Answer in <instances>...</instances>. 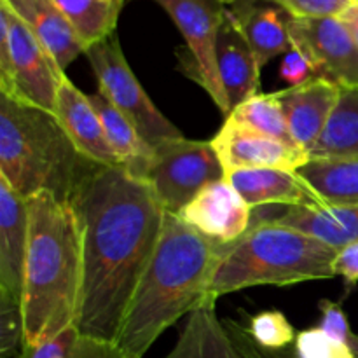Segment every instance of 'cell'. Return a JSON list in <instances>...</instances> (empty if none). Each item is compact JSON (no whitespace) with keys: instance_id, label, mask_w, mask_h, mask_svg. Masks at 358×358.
I'll use <instances>...</instances> for the list:
<instances>
[{"instance_id":"obj_27","label":"cell","mask_w":358,"mask_h":358,"mask_svg":"<svg viewBox=\"0 0 358 358\" xmlns=\"http://www.w3.org/2000/svg\"><path fill=\"white\" fill-rule=\"evenodd\" d=\"M227 117L247 126V128L257 129V131L275 136V138L283 140L287 143H294L289 131V124H287L285 110H283V105L276 93H257L255 96L248 98L243 103L238 105Z\"/></svg>"},{"instance_id":"obj_37","label":"cell","mask_w":358,"mask_h":358,"mask_svg":"<svg viewBox=\"0 0 358 358\" xmlns=\"http://www.w3.org/2000/svg\"><path fill=\"white\" fill-rule=\"evenodd\" d=\"M357 2H358V0H357Z\"/></svg>"},{"instance_id":"obj_1","label":"cell","mask_w":358,"mask_h":358,"mask_svg":"<svg viewBox=\"0 0 358 358\" xmlns=\"http://www.w3.org/2000/svg\"><path fill=\"white\" fill-rule=\"evenodd\" d=\"M80 224L83 287L76 327L115 343L164 224L163 203L145 180L96 164L72 198Z\"/></svg>"},{"instance_id":"obj_7","label":"cell","mask_w":358,"mask_h":358,"mask_svg":"<svg viewBox=\"0 0 358 358\" xmlns=\"http://www.w3.org/2000/svg\"><path fill=\"white\" fill-rule=\"evenodd\" d=\"M84 55L98 80V93L122 112L150 145L184 136L145 93L122 52L115 31L87 48Z\"/></svg>"},{"instance_id":"obj_8","label":"cell","mask_w":358,"mask_h":358,"mask_svg":"<svg viewBox=\"0 0 358 358\" xmlns=\"http://www.w3.org/2000/svg\"><path fill=\"white\" fill-rule=\"evenodd\" d=\"M226 178L212 140H164L154 147V163L147 182L164 210L178 213L201 189Z\"/></svg>"},{"instance_id":"obj_33","label":"cell","mask_w":358,"mask_h":358,"mask_svg":"<svg viewBox=\"0 0 358 358\" xmlns=\"http://www.w3.org/2000/svg\"><path fill=\"white\" fill-rule=\"evenodd\" d=\"M224 324H226L231 338L234 339V343H236V346L243 353L245 358H296L292 346L285 350H266L250 338L245 325L238 324V322L231 320V318H226Z\"/></svg>"},{"instance_id":"obj_25","label":"cell","mask_w":358,"mask_h":358,"mask_svg":"<svg viewBox=\"0 0 358 358\" xmlns=\"http://www.w3.org/2000/svg\"><path fill=\"white\" fill-rule=\"evenodd\" d=\"M126 2L128 0H55L86 49L114 34Z\"/></svg>"},{"instance_id":"obj_9","label":"cell","mask_w":358,"mask_h":358,"mask_svg":"<svg viewBox=\"0 0 358 358\" xmlns=\"http://www.w3.org/2000/svg\"><path fill=\"white\" fill-rule=\"evenodd\" d=\"M173 20L184 35L187 48L180 56V65L194 79L224 115H229L226 91L217 69V37L226 20V3L220 0H154Z\"/></svg>"},{"instance_id":"obj_20","label":"cell","mask_w":358,"mask_h":358,"mask_svg":"<svg viewBox=\"0 0 358 358\" xmlns=\"http://www.w3.org/2000/svg\"><path fill=\"white\" fill-rule=\"evenodd\" d=\"M208 299L189 315L173 350L164 358H245Z\"/></svg>"},{"instance_id":"obj_19","label":"cell","mask_w":358,"mask_h":358,"mask_svg":"<svg viewBox=\"0 0 358 358\" xmlns=\"http://www.w3.org/2000/svg\"><path fill=\"white\" fill-rule=\"evenodd\" d=\"M240 6L233 10L241 34L257 58L259 66H264L275 56L285 55L292 49L289 34V23L292 20L287 10L276 3L257 2V0H240Z\"/></svg>"},{"instance_id":"obj_34","label":"cell","mask_w":358,"mask_h":358,"mask_svg":"<svg viewBox=\"0 0 358 358\" xmlns=\"http://www.w3.org/2000/svg\"><path fill=\"white\" fill-rule=\"evenodd\" d=\"M336 276H343L348 283L358 282V241L338 250L334 261Z\"/></svg>"},{"instance_id":"obj_30","label":"cell","mask_w":358,"mask_h":358,"mask_svg":"<svg viewBox=\"0 0 358 358\" xmlns=\"http://www.w3.org/2000/svg\"><path fill=\"white\" fill-rule=\"evenodd\" d=\"M292 348L296 358H355L348 345L332 338L320 327L297 332Z\"/></svg>"},{"instance_id":"obj_22","label":"cell","mask_w":358,"mask_h":358,"mask_svg":"<svg viewBox=\"0 0 358 358\" xmlns=\"http://www.w3.org/2000/svg\"><path fill=\"white\" fill-rule=\"evenodd\" d=\"M259 222H275L303 231L336 250L358 241V206H327L320 210L287 206L273 219Z\"/></svg>"},{"instance_id":"obj_14","label":"cell","mask_w":358,"mask_h":358,"mask_svg":"<svg viewBox=\"0 0 358 358\" xmlns=\"http://www.w3.org/2000/svg\"><path fill=\"white\" fill-rule=\"evenodd\" d=\"M55 115L84 157L101 166H121L90 94L83 93L69 76L59 83Z\"/></svg>"},{"instance_id":"obj_4","label":"cell","mask_w":358,"mask_h":358,"mask_svg":"<svg viewBox=\"0 0 358 358\" xmlns=\"http://www.w3.org/2000/svg\"><path fill=\"white\" fill-rule=\"evenodd\" d=\"M94 166L79 152L55 112L0 93V178L21 198L51 192L70 203Z\"/></svg>"},{"instance_id":"obj_28","label":"cell","mask_w":358,"mask_h":358,"mask_svg":"<svg viewBox=\"0 0 358 358\" xmlns=\"http://www.w3.org/2000/svg\"><path fill=\"white\" fill-rule=\"evenodd\" d=\"M247 332L266 350H285L296 343L297 332L282 311H261L248 318Z\"/></svg>"},{"instance_id":"obj_36","label":"cell","mask_w":358,"mask_h":358,"mask_svg":"<svg viewBox=\"0 0 358 358\" xmlns=\"http://www.w3.org/2000/svg\"><path fill=\"white\" fill-rule=\"evenodd\" d=\"M220 2H222V3H236V2H240V0H220Z\"/></svg>"},{"instance_id":"obj_12","label":"cell","mask_w":358,"mask_h":358,"mask_svg":"<svg viewBox=\"0 0 358 358\" xmlns=\"http://www.w3.org/2000/svg\"><path fill=\"white\" fill-rule=\"evenodd\" d=\"M177 215L220 245L234 243L252 227V208L226 178L201 189Z\"/></svg>"},{"instance_id":"obj_6","label":"cell","mask_w":358,"mask_h":358,"mask_svg":"<svg viewBox=\"0 0 358 358\" xmlns=\"http://www.w3.org/2000/svg\"><path fill=\"white\" fill-rule=\"evenodd\" d=\"M65 76L30 28L0 0V93L55 112Z\"/></svg>"},{"instance_id":"obj_26","label":"cell","mask_w":358,"mask_h":358,"mask_svg":"<svg viewBox=\"0 0 358 358\" xmlns=\"http://www.w3.org/2000/svg\"><path fill=\"white\" fill-rule=\"evenodd\" d=\"M17 358H129L115 343L83 334L76 325L37 346H21Z\"/></svg>"},{"instance_id":"obj_13","label":"cell","mask_w":358,"mask_h":358,"mask_svg":"<svg viewBox=\"0 0 358 358\" xmlns=\"http://www.w3.org/2000/svg\"><path fill=\"white\" fill-rule=\"evenodd\" d=\"M226 180L252 210L268 205L327 208L320 194L297 171L280 168H243L226 175Z\"/></svg>"},{"instance_id":"obj_31","label":"cell","mask_w":358,"mask_h":358,"mask_svg":"<svg viewBox=\"0 0 358 358\" xmlns=\"http://www.w3.org/2000/svg\"><path fill=\"white\" fill-rule=\"evenodd\" d=\"M290 14L294 20L306 17H338L353 0H268Z\"/></svg>"},{"instance_id":"obj_16","label":"cell","mask_w":358,"mask_h":358,"mask_svg":"<svg viewBox=\"0 0 358 358\" xmlns=\"http://www.w3.org/2000/svg\"><path fill=\"white\" fill-rule=\"evenodd\" d=\"M217 69L229 103V114L238 105L257 94L261 66L231 9H227L217 37Z\"/></svg>"},{"instance_id":"obj_35","label":"cell","mask_w":358,"mask_h":358,"mask_svg":"<svg viewBox=\"0 0 358 358\" xmlns=\"http://www.w3.org/2000/svg\"><path fill=\"white\" fill-rule=\"evenodd\" d=\"M339 21L346 27V30L352 34V37L355 38V42L358 44V2L353 0L341 14H339Z\"/></svg>"},{"instance_id":"obj_15","label":"cell","mask_w":358,"mask_h":358,"mask_svg":"<svg viewBox=\"0 0 358 358\" xmlns=\"http://www.w3.org/2000/svg\"><path fill=\"white\" fill-rule=\"evenodd\" d=\"M276 94L285 110L294 143L310 152L331 121L341 94V86L320 77Z\"/></svg>"},{"instance_id":"obj_23","label":"cell","mask_w":358,"mask_h":358,"mask_svg":"<svg viewBox=\"0 0 358 358\" xmlns=\"http://www.w3.org/2000/svg\"><path fill=\"white\" fill-rule=\"evenodd\" d=\"M311 159L358 157V87H341L327 128L310 150Z\"/></svg>"},{"instance_id":"obj_5","label":"cell","mask_w":358,"mask_h":358,"mask_svg":"<svg viewBox=\"0 0 358 358\" xmlns=\"http://www.w3.org/2000/svg\"><path fill=\"white\" fill-rule=\"evenodd\" d=\"M338 250L311 234L275 222H255L245 236L222 245L210 296L219 299L257 285H294L334 278Z\"/></svg>"},{"instance_id":"obj_21","label":"cell","mask_w":358,"mask_h":358,"mask_svg":"<svg viewBox=\"0 0 358 358\" xmlns=\"http://www.w3.org/2000/svg\"><path fill=\"white\" fill-rule=\"evenodd\" d=\"M90 101L100 115L108 143L114 149L121 168L138 180L149 178L154 163V147L140 135L131 121L119 112L103 94H90Z\"/></svg>"},{"instance_id":"obj_18","label":"cell","mask_w":358,"mask_h":358,"mask_svg":"<svg viewBox=\"0 0 358 358\" xmlns=\"http://www.w3.org/2000/svg\"><path fill=\"white\" fill-rule=\"evenodd\" d=\"M3 2L30 28L31 34L42 42L63 72L77 56L86 52V45L58 9L55 0H3Z\"/></svg>"},{"instance_id":"obj_3","label":"cell","mask_w":358,"mask_h":358,"mask_svg":"<svg viewBox=\"0 0 358 358\" xmlns=\"http://www.w3.org/2000/svg\"><path fill=\"white\" fill-rule=\"evenodd\" d=\"M27 206L23 346H37L76 325L83 287V245L72 203L59 201L51 192H38L27 199Z\"/></svg>"},{"instance_id":"obj_29","label":"cell","mask_w":358,"mask_h":358,"mask_svg":"<svg viewBox=\"0 0 358 358\" xmlns=\"http://www.w3.org/2000/svg\"><path fill=\"white\" fill-rule=\"evenodd\" d=\"M24 341L21 299L0 292V357L13 358Z\"/></svg>"},{"instance_id":"obj_24","label":"cell","mask_w":358,"mask_h":358,"mask_svg":"<svg viewBox=\"0 0 358 358\" xmlns=\"http://www.w3.org/2000/svg\"><path fill=\"white\" fill-rule=\"evenodd\" d=\"M329 206H358V157L310 159L297 170Z\"/></svg>"},{"instance_id":"obj_10","label":"cell","mask_w":358,"mask_h":358,"mask_svg":"<svg viewBox=\"0 0 358 358\" xmlns=\"http://www.w3.org/2000/svg\"><path fill=\"white\" fill-rule=\"evenodd\" d=\"M292 48L311 59L324 79L341 87H358V44L339 17L290 20Z\"/></svg>"},{"instance_id":"obj_32","label":"cell","mask_w":358,"mask_h":358,"mask_svg":"<svg viewBox=\"0 0 358 358\" xmlns=\"http://www.w3.org/2000/svg\"><path fill=\"white\" fill-rule=\"evenodd\" d=\"M280 77L285 83H289L290 87H296L311 83L315 79H320V73L304 52L292 48L283 55L282 65H280Z\"/></svg>"},{"instance_id":"obj_17","label":"cell","mask_w":358,"mask_h":358,"mask_svg":"<svg viewBox=\"0 0 358 358\" xmlns=\"http://www.w3.org/2000/svg\"><path fill=\"white\" fill-rule=\"evenodd\" d=\"M28 245V206L0 178V292L21 299L24 255Z\"/></svg>"},{"instance_id":"obj_2","label":"cell","mask_w":358,"mask_h":358,"mask_svg":"<svg viewBox=\"0 0 358 358\" xmlns=\"http://www.w3.org/2000/svg\"><path fill=\"white\" fill-rule=\"evenodd\" d=\"M222 245L208 240L177 213H164L156 252L140 278L115 345L143 358L168 327L191 315L210 296Z\"/></svg>"},{"instance_id":"obj_11","label":"cell","mask_w":358,"mask_h":358,"mask_svg":"<svg viewBox=\"0 0 358 358\" xmlns=\"http://www.w3.org/2000/svg\"><path fill=\"white\" fill-rule=\"evenodd\" d=\"M224 171L231 173L243 168H280L297 171L310 163V152L294 143L247 128L226 117L222 128L212 138Z\"/></svg>"}]
</instances>
